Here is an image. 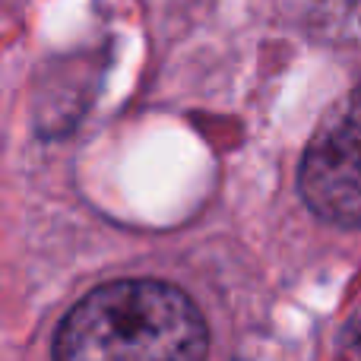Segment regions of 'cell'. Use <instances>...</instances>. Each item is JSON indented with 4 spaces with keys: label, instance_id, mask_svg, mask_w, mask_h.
<instances>
[{
    "label": "cell",
    "instance_id": "obj_1",
    "mask_svg": "<svg viewBox=\"0 0 361 361\" xmlns=\"http://www.w3.org/2000/svg\"><path fill=\"white\" fill-rule=\"evenodd\" d=\"M209 330L184 288L118 279L82 295L54 336V361H206Z\"/></svg>",
    "mask_w": 361,
    "mask_h": 361
},
{
    "label": "cell",
    "instance_id": "obj_2",
    "mask_svg": "<svg viewBox=\"0 0 361 361\" xmlns=\"http://www.w3.org/2000/svg\"><path fill=\"white\" fill-rule=\"evenodd\" d=\"M307 209L339 228H361V89L314 130L298 169Z\"/></svg>",
    "mask_w": 361,
    "mask_h": 361
},
{
    "label": "cell",
    "instance_id": "obj_3",
    "mask_svg": "<svg viewBox=\"0 0 361 361\" xmlns=\"http://www.w3.org/2000/svg\"><path fill=\"white\" fill-rule=\"evenodd\" d=\"M358 336H361V324H358Z\"/></svg>",
    "mask_w": 361,
    "mask_h": 361
}]
</instances>
